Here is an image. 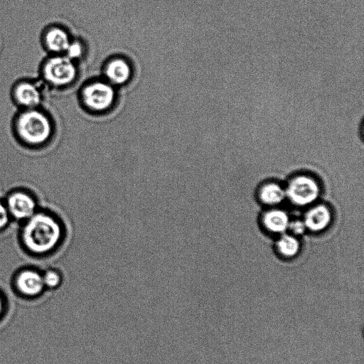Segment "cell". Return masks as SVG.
Returning a JSON list of instances; mask_svg holds the SVG:
<instances>
[{"label": "cell", "mask_w": 364, "mask_h": 364, "mask_svg": "<svg viewBox=\"0 0 364 364\" xmlns=\"http://www.w3.org/2000/svg\"><path fill=\"white\" fill-rule=\"evenodd\" d=\"M18 238L22 247L35 257H45L58 248L65 237V227L53 213L38 209L21 223Z\"/></svg>", "instance_id": "obj_1"}, {"label": "cell", "mask_w": 364, "mask_h": 364, "mask_svg": "<svg viewBox=\"0 0 364 364\" xmlns=\"http://www.w3.org/2000/svg\"><path fill=\"white\" fill-rule=\"evenodd\" d=\"M14 124L17 139L28 147L43 146L53 136V126L50 118L38 107L23 109L16 117Z\"/></svg>", "instance_id": "obj_2"}, {"label": "cell", "mask_w": 364, "mask_h": 364, "mask_svg": "<svg viewBox=\"0 0 364 364\" xmlns=\"http://www.w3.org/2000/svg\"><path fill=\"white\" fill-rule=\"evenodd\" d=\"M41 73L46 82L60 87L74 81L77 70L73 60L66 55H53L43 63Z\"/></svg>", "instance_id": "obj_3"}, {"label": "cell", "mask_w": 364, "mask_h": 364, "mask_svg": "<svg viewBox=\"0 0 364 364\" xmlns=\"http://www.w3.org/2000/svg\"><path fill=\"white\" fill-rule=\"evenodd\" d=\"M11 286L17 295L26 299H37L46 290L42 272L32 267L16 271L12 277Z\"/></svg>", "instance_id": "obj_4"}, {"label": "cell", "mask_w": 364, "mask_h": 364, "mask_svg": "<svg viewBox=\"0 0 364 364\" xmlns=\"http://www.w3.org/2000/svg\"><path fill=\"white\" fill-rule=\"evenodd\" d=\"M4 202L11 220L20 223L29 218L39 209L36 196L23 188L9 191Z\"/></svg>", "instance_id": "obj_5"}, {"label": "cell", "mask_w": 364, "mask_h": 364, "mask_svg": "<svg viewBox=\"0 0 364 364\" xmlns=\"http://www.w3.org/2000/svg\"><path fill=\"white\" fill-rule=\"evenodd\" d=\"M286 197L294 205L306 206L314 202L320 193L318 182L308 175L293 177L285 188Z\"/></svg>", "instance_id": "obj_6"}, {"label": "cell", "mask_w": 364, "mask_h": 364, "mask_svg": "<svg viewBox=\"0 0 364 364\" xmlns=\"http://www.w3.org/2000/svg\"><path fill=\"white\" fill-rule=\"evenodd\" d=\"M115 92L112 85L106 82L96 81L85 86L82 92L85 105L95 112L109 109L114 101Z\"/></svg>", "instance_id": "obj_7"}, {"label": "cell", "mask_w": 364, "mask_h": 364, "mask_svg": "<svg viewBox=\"0 0 364 364\" xmlns=\"http://www.w3.org/2000/svg\"><path fill=\"white\" fill-rule=\"evenodd\" d=\"M12 97L16 104L23 109L36 108L42 101V92L36 82L21 80L14 85Z\"/></svg>", "instance_id": "obj_8"}, {"label": "cell", "mask_w": 364, "mask_h": 364, "mask_svg": "<svg viewBox=\"0 0 364 364\" xmlns=\"http://www.w3.org/2000/svg\"><path fill=\"white\" fill-rule=\"evenodd\" d=\"M44 48L53 55L65 53L70 40L68 33L59 26H50L43 33Z\"/></svg>", "instance_id": "obj_9"}, {"label": "cell", "mask_w": 364, "mask_h": 364, "mask_svg": "<svg viewBox=\"0 0 364 364\" xmlns=\"http://www.w3.org/2000/svg\"><path fill=\"white\" fill-rule=\"evenodd\" d=\"M332 215L328 206L323 204L311 208L305 214L304 223L311 232H321L331 223Z\"/></svg>", "instance_id": "obj_10"}, {"label": "cell", "mask_w": 364, "mask_h": 364, "mask_svg": "<svg viewBox=\"0 0 364 364\" xmlns=\"http://www.w3.org/2000/svg\"><path fill=\"white\" fill-rule=\"evenodd\" d=\"M262 222L269 232L282 234L288 229L290 220L283 210L272 209L263 214Z\"/></svg>", "instance_id": "obj_11"}, {"label": "cell", "mask_w": 364, "mask_h": 364, "mask_svg": "<svg viewBox=\"0 0 364 364\" xmlns=\"http://www.w3.org/2000/svg\"><path fill=\"white\" fill-rule=\"evenodd\" d=\"M132 74L129 63L122 58H115L110 60L105 68V75L108 80L114 85L126 83Z\"/></svg>", "instance_id": "obj_12"}, {"label": "cell", "mask_w": 364, "mask_h": 364, "mask_svg": "<svg viewBox=\"0 0 364 364\" xmlns=\"http://www.w3.org/2000/svg\"><path fill=\"white\" fill-rule=\"evenodd\" d=\"M258 196L262 203L276 205L281 203L285 198V188L277 183H267L260 187Z\"/></svg>", "instance_id": "obj_13"}, {"label": "cell", "mask_w": 364, "mask_h": 364, "mask_svg": "<svg viewBox=\"0 0 364 364\" xmlns=\"http://www.w3.org/2000/svg\"><path fill=\"white\" fill-rule=\"evenodd\" d=\"M276 245L278 252L286 257H294L300 250L299 241L294 236L288 234H283Z\"/></svg>", "instance_id": "obj_14"}, {"label": "cell", "mask_w": 364, "mask_h": 364, "mask_svg": "<svg viewBox=\"0 0 364 364\" xmlns=\"http://www.w3.org/2000/svg\"><path fill=\"white\" fill-rule=\"evenodd\" d=\"M42 276L46 289H56L59 288L62 284V274L55 268H48L42 271Z\"/></svg>", "instance_id": "obj_15"}, {"label": "cell", "mask_w": 364, "mask_h": 364, "mask_svg": "<svg viewBox=\"0 0 364 364\" xmlns=\"http://www.w3.org/2000/svg\"><path fill=\"white\" fill-rule=\"evenodd\" d=\"M82 45L77 42L74 41L70 43L68 46L65 53V55L71 60H74L80 58L82 54Z\"/></svg>", "instance_id": "obj_16"}, {"label": "cell", "mask_w": 364, "mask_h": 364, "mask_svg": "<svg viewBox=\"0 0 364 364\" xmlns=\"http://www.w3.org/2000/svg\"><path fill=\"white\" fill-rule=\"evenodd\" d=\"M11 220L4 200H0V232L6 229Z\"/></svg>", "instance_id": "obj_17"}, {"label": "cell", "mask_w": 364, "mask_h": 364, "mask_svg": "<svg viewBox=\"0 0 364 364\" xmlns=\"http://www.w3.org/2000/svg\"><path fill=\"white\" fill-rule=\"evenodd\" d=\"M288 229L294 235H301L305 232L306 228L304 221L295 220L289 222Z\"/></svg>", "instance_id": "obj_18"}, {"label": "cell", "mask_w": 364, "mask_h": 364, "mask_svg": "<svg viewBox=\"0 0 364 364\" xmlns=\"http://www.w3.org/2000/svg\"><path fill=\"white\" fill-rule=\"evenodd\" d=\"M8 309V302L3 291L0 289V321L3 319Z\"/></svg>", "instance_id": "obj_19"}]
</instances>
